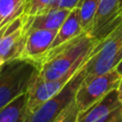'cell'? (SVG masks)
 Masks as SVG:
<instances>
[{
    "instance_id": "cell-1",
    "label": "cell",
    "mask_w": 122,
    "mask_h": 122,
    "mask_svg": "<svg viewBox=\"0 0 122 122\" xmlns=\"http://www.w3.org/2000/svg\"><path fill=\"white\" fill-rule=\"evenodd\" d=\"M98 41L83 31L73 39L49 51L40 65L37 77L51 80L80 70Z\"/></svg>"
},
{
    "instance_id": "cell-2",
    "label": "cell",
    "mask_w": 122,
    "mask_h": 122,
    "mask_svg": "<svg viewBox=\"0 0 122 122\" xmlns=\"http://www.w3.org/2000/svg\"><path fill=\"white\" fill-rule=\"evenodd\" d=\"M39 68L37 63L22 57L4 62L0 68V109L28 92Z\"/></svg>"
},
{
    "instance_id": "cell-3",
    "label": "cell",
    "mask_w": 122,
    "mask_h": 122,
    "mask_svg": "<svg viewBox=\"0 0 122 122\" xmlns=\"http://www.w3.org/2000/svg\"><path fill=\"white\" fill-rule=\"evenodd\" d=\"M122 58V21L99 40L83 66V80L103 74L116 67Z\"/></svg>"
},
{
    "instance_id": "cell-4",
    "label": "cell",
    "mask_w": 122,
    "mask_h": 122,
    "mask_svg": "<svg viewBox=\"0 0 122 122\" xmlns=\"http://www.w3.org/2000/svg\"><path fill=\"white\" fill-rule=\"evenodd\" d=\"M82 80L83 67L56 94L42 103L33 112L26 113L25 122H53L55 118L73 101L75 92Z\"/></svg>"
},
{
    "instance_id": "cell-5",
    "label": "cell",
    "mask_w": 122,
    "mask_h": 122,
    "mask_svg": "<svg viewBox=\"0 0 122 122\" xmlns=\"http://www.w3.org/2000/svg\"><path fill=\"white\" fill-rule=\"evenodd\" d=\"M121 75L115 69L89 80L82 81L74 94V102L79 112L87 110L103 98L111 91L115 90Z\"/></svg>"
},
{
    "instance_id": "cell-6",
    "label": "cell",
    "mask_w": 122,
    "mask_h": 122,
    "mask_svg": "<svg viewBox=\"0 0 122 122\" xmlns=\"http://www.w3.org/2000/svg\"><path fill=\"white\" fill-rule=\"evenodd\" d=\"M122 0H99L88 33L97 40L108 35L121 21Z\"/></svg>"
},
{
    "instance_id": "cell-7",
    "label": "cell",
    "mask_w": 122,
    "mask_h": 122,
    "mask_svg": "<svg viewBox=\"0 0 122 122\" xmlns=\"http://www.w3.org/2000/svg\"><path fill=\"white\" fill-rule=\"evenodd\" d=\"M78 71H70L59 78L51 79V80H42L36 76L30 85L27 92L26 113L33 112L42 103H44L45 101L52 97L54 94H56L72 78V76Z\"/></svg>"
},
{
    "instance_id": "cell-8",
    "label": "cell",
    "mask_w": 122,
    "mask_h": 122,
    "mask_svg": "<svg viewBox=\"0 0 122 122\" xmlns=\"http://www.w3.org/2000/svg\"><path fill=\"white\" fill-rule=\"evenodd\" d=\"M57 30L35 29L26 31L24 47L20 57L31 60L41 65L46 53L54 39Z\"/></svg>"
},
{
    "instance_id": "cell-9",
    "label": "cell",
    "mask_w": 122,
    "mask_h": 122,
    "mask_svg": "<svg viewBox=\"0 0 122 122\" xmlns=\"http://www.w3.org/2000/svg\"><path fill=\"white\" fill-rule=\"evenodd\" d=\"M24 20L25 17L21 14L10 24L6 32L0 38V58L5 62L21 55L26 38Z\"/></svg>"
},
{
    "instance_id": "cell-10",
    "label": "cell",
    "mask_w": 122,
    "mask_h": 122,
    "mask_svg": "<svg viewBox=\"0 0 122 122\" xmlns=\"http://www.w3.org/2000/svg\"><path fill=\"white\" fill-rule=\"evenodd\" d=\"M70 11V10L66 9H51L48 11L35 16H26L23 14L25 17L24 29L26 31L35 29L58 30Z\"/></svg>"
},
{
    "instance_id": "cell-11",
    "label": "cell",
    "mask_w": 122,
    "mask_h": 122,
    "mask_svg": "<svg viewBox=\"0 0 122 122\" xmlns=\"http://www.w3.org/2000/svg\"><path fill=\"white\" fill-rule=\"evenodd\" d=\"M83 31L84 30L81 27L78 8L75 7L70 11L69 15L67 16L61 27L58 29L49 51L73 39L74 37L81 34Z\"/></svg>"
},
{
    "instance_id": "cell-12",
    "label": "cell",
    "mask_w": 122,
    "mask_h": 122,
    "mask_svg": "<svg viewBox=\"0 0 122 122\" xmlns=\"http://www.w3.org/2000/svg\"><path fill=\"white\" fill-rule=\"evenodd\" d=\"M27 92L0 109V122H25Z\"/></svg>"
},
{
    "instance_id": "cell-13",
    "label": "cell",
    "mask_w": 122,
    "mask_h": 122,
    "mask_svg": "<svg viewBox=\"0 0 122 122\" xmlns=\"http://www.w3.org/2000/svg\"><path fill=\"white\" fill-rule=\"evenodd\" d=\"M25 0H0V28L23 13Z\"/></svg>"
},
{
    "instance_id": "cell-14",
    "label": "cell",
    "mask_w": 122,
    "mask_h": 122,
    "mask_svg": "<svg viewBox=\"0 0 122 122\" xmlns=\"http://www.w3.org/2000/svg\"><path fill=\"white\" fill-rule=\"evenodd\" d=\"M99 0H80L77 4L81 27L84 31L88 32L91 29L93 17L95 15Z\"/></svg>"
},
{
    "instance_id": "cell-15",
    "label": "cell",
    "mask_w": 122,
    "mask_h": 122,
    "mask_svg": "<svg viewBox=\"0 0 122 122\" xmlns=\"http://www.w3.org/2000/svg\"><path fill=\"white\" fill-rule=\"evenodd\" d=\"M54 0H25L23 13L26 16H35L51 10Z\"/></svg>"
},
{
    "instance_id": "cell-16",
    "label": "cell",
    "mask_w": 122,
    "mask_h": 122,
    "mask_svg": "<svg viewBox=\"0 0 122 122\" xmlns=\"http://www.w3.org/2000/svg\"><path fill=\"white\" fill-rule=\"evenodd\" d=\"M78 113L79 111L73 99V101L55 118L53 122H78Z\"/></svg>"
},
{
    "instance_id": "cell-17",
    "label": "cell",
    "mask_w": 122,
    "mask_h": 122,
    "mask_svg": "<svg viewBox=\"0 0 122 122\" xmlns=\"http://www.w3.org/2000/svg\"><path fill=\"white\" fill-rule=\"evenodd\" d=\"M92 122H122V104L107 114L96 118Z\"/></svg>"
},
{
    "instance_id": "cell-18",
    "label": "cell",
    "mask_w": 122,
    "mask_h": 122,
    "mask_svg": "<svg viewBox=\"0 0 122 122\" xmlns=\"http://www.w3.org/2000/svg\"><path fill=\"white\" fill-rule=\"evenodd\" d=\"M80 0H54L51 9H66L71 10L74 9Z\"/></svg>"
},
{
    "instance_id": "cell-19",
    "label": "cell",
    "mask_w": 122,
    "mask_h": 122,
    "mask_svg": "<svg viewBox=\"0 0 122 122\" xmlns=\"http://www.w3.org/2000/svg\"><path fill=\"white\" fill-rule=\"evenodd\" d=\"M116 93H117V97H118V100L120 101V103L122 104V76L119 80V83L117 85V88H116Z\"/></svg>"
},
{
    "instance_id": "cell-20",
    "label": "cell",
    "mask_w": 122,
    "mask_h": 122,
    "mask_svg": "<svg viewBox=\"0 0 122 122\" xmlns=\"http://www.w3.org/2000/svg\"><path fill=\"white\" fill-rule=\"evenodd\" d=\"M116 71H117V72L122 76V58H121V60L119 61V63L116 65V67L114 68Z\"/></svg>"
},
{
    "instance_id": "cell-21",
    "label": "cell",
    "mask_w": 122,
    "mask_h": 122,
    "mask_svg": "<svg viewBox=\"0 0 122 122\" xmlns=\"http://www.w3.org/2000/svg\"><path fill=\"white\" fill-rule=\"evenodd\" d=\"M4 62H5V61H4V60H3L2 58H0V68H1V66H2L3 64H4Z\"/></svg>"
},
{
    "instance_id": "cell-22",
    "label": "cell",
    "mask_w": 122,
    "mask_h": 122,
    "mask_svg": "<svg viewBox=\"0 0 122 122\" xmlns=\"http://www.w3.org/2000/svg\"><path fill=\"white\" fill-rule=\"evenodd\" d=\"M121 16H122V7H121Z\"/></svg>"
}]
</instances>
